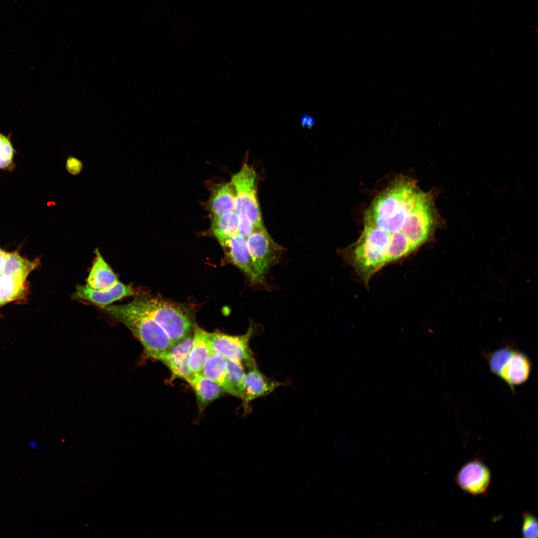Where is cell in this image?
<instances>
[{
  "label": "cell",
  "mask_w": 538,
  "mask_h": 538,
  "mask_svg": "<svg viewBox=\"0 0 538 538\" xmlns=\"http://www.w3.org/2000/svg\"><path fill=\"white\" fill-rule=\"evenodd\" d=\"M436 196V191H423L413 179L401 176L375 197L364 213L360 237L341 251L365 283L415 252L443 226Z\"/></svg>",
  "instance_id": "obj_1"
},
{
  "label": "cell",
  "mask_w": 538,
  "mask_h": 538,
  "mask_svg": "<svg viewBox=\"0 0 538 538\" xmlns=\"http://www.w3.org/2000/svg\"><path fill=\"white\" fill-rule=\"evenodd\" d=\"M105 313L124 324L153 359L173 345L163 328L134 300L124 305L101 306Z\"/></svg>",
  "instance_id": "obj_2"
},
{
  "label": "cell",
  "mask_w": 538,
  "mask_h": 538,
  "mask_svg": "<svg viewBox=\"0 0 538 538\" xmlns=\"http://www.w3.org/2000/svg\"><path fill=\"white\" fill-rule=\"evenodd\" d=\"M134 300L163 328L173 345L191 333L192 315L183 305L146 295L137 296Z\"/></svg>",
  "instance_id": "obj_3"
},
{
  "label": "cell",
  "mask_w": 538,
  "mask_h": 538,
  "mask_svg": "<svg viewBox=\"0 0 538 538\" xmlns=\"http://www.w3.org/2000/svg\"><path fill=\"white\" fill-rule=\"evenodd\" d=\"M256 178L254 168L245 163L238 172L232 176L231 182L236 192L235 211L238 216H247L254 228H263L265 227L257 196Z\"/></svg>",
  "instance_id": "obj_4"
},
{
  "label": "cell",
  "mask_w": 538,
  "mask_h": 538,
  "mask_svg": "<svg viewBox=\"0 0 538 538\" xmlns=\"http://www.w3.org/2000/svg\"><path fill=\"white\" fill-rule=\"evenodd\" d=\"M256 331V327L250 323L247 331L243 335L208 332V339L213 351L220 354L227 360L245 364L251 368L256 364L249 343Z\"/></svg>",
  "instance_id": "obj_5"
},
{
  "label": "cell",
  "mask_w": 538,
  "mask_h": 538,
  "mask_svg": "<svg viewBox=\"0 0 538 538\" xmlns=\"http://www.w3.org/2000/svg\"><path fill=\"white\" fill-rule=\"evenodd\" d=\"M246 240L254 269L260 278L266 283V275L278 262L283 248L273 241L265 227L255 228Z\"/></svg>",
  "instance_id": "obj_6"
},
{
  "label": "cell",
  "mask_w": 538,
  "mask_h": 538,
  "mask_svg": "<svg viewBox=\"0 0 538 538\" xmlns=\"http://www.w3.org/2000/svg\"><path fill=\"white\" fill-rule=\"evenodd\" d=\"M218 241L227 259L242 271L252 283L266 284L260 278L254 269L246 238L238 233Z\"/></svg>",
  "instance_id": "obj_7"
},
{
  "label": "cell",
  "mask_w": 538,
  "mask_h": 538,
  "mask_svg": "<svg viewBox=\"0 0 538 538\" xmlns=\"http://www.w3.org/2000/svg\"><path fill=\"white\" fill-rule=\"evenodd\" d=\"M458 485L465 492L474 496L484 494L491 481V473L486 465L479 460L465 464L455 478Z\"/></svg>",
  "instance_id": "obj_8"
},
{
  "label": "cell",
  "mask_w": 538,
  "mask_h": 538,
  "mask_svg": "<svg viewBox=\"0 0 538 538\" xmlns=\"http://www.w3.org/2000/svg\"><path fill=\"white\" fill-rule=\"evenodd\" d=\"M193 341V333L167 350L157 355L154 359L165 364L171 372L172 379H181L186 382L192 375L187 365L188 358Z\"/></svg>",
  "instance_id": "obj_9"
},
{
  "label": "cell",
  "mask_w": 538,
  "mask_h": 538,
  "mask_svg": "<svg viewBox=\"0 0 538 538\" xmlns=\"http://www.w3.org/2000/svg\"><path fill=\"white\" fill-rule=\"evenodd\" d=\"M135 293L132 284L118 281L112 287L104 289H94L87 285H78L72 295L75 299L84 300L101 306L109 305L118 300Z\"/></svg>",
  "instance_id": "obj_10"
},
{
  "label": "cell",
  "mask_w": 538,
  "mask_h": 538,
  "mask_svg": "<svg viewBox=\"0 0 538 538\" xmlns=\"http://www.w3.org/2000/svg\"><path fill=\"white\" fill-rule=\"evenodd\" d=\"M283 383L268 378L263 374L256 365L251 367L246 373L244 386L245 393L243 407L245 413L249 411V404L253 400L268 395Z\"/></svg>",
  "instance_id": "obj_11"
},
{
  "label": "cell",
  "mask_w": 538,
  "mask_h": 538,
  "mask_svg": "<svg viewBox=\"0 0 538 538\" xmlns=\"http://www.w3.org/2000/svg\"><path fill=\"white\" fill-rule=\"evenodd\" d=\"M532 364L529 358L521 351H515L503 368L499 377L513 391L514 387L527 381L530 377Z\"/></svg>",
  "instance_id": "obj_12"
},
{
  "label": "cell",
  "mask_w": 538,
  "mask_h": 538,
  "mask_svg": "<svg viewBox=\"0 0 538 538\" xmlns=\"http://www.w3.org/2000/svg\"><path fill=\"white\" fill-rule=\"evenodd\" d=\"M212 352L208 339V332L197 326H195L193 343L187 362L188 368L192 375L201 373Z\"/></svg>",
  "instance_id": "obj_13"
},
{
  "label": "cell",
  "mask_w": 538,
  "mask_h": 538,
  "mask_svg": "<svg viewBox=\"0 0 538 538\" xmlns=\"http://www.w3.org/2000/svg\"><path fill=\"white\" fill-rule=\"evenodd\" d=\"M236 200L235 190L231 182L215 184L208 202L212 217L235 211Z\"/></svg>",
  "instance_id": "obj_14"
},
{
  "label": "cell",
  "mask_w": 538,
  "mask_h": 538,
  "mask_svg": "<svg viewBox=\"0 0 538 538\" xmlns=\"http://www.w3.org/2000/svg\"><path fill=\"white\" fill-rule=\"evenodd\" d=\"M201 374L219 385L224 392L238 398V395L228 378L226 359L220 354L214 351L212 352L203 368Z\"/></svg>",
  "instance_id": "obj_15"
},
{
  "label": "cell",
  "mask_w": 538,
  "mask_h": 538,
  "mask_svg": "<svg viewBox=\"0 0 538 538\" xmlns=\"http://www.w3.org/2000/svg\"><path fill=\"white\" fill-rule=\"evenodd\" d=\"M95 257L87 278V285L94 289L110 288L118 281L113 270L97 249Z\"/></svg>",
  "instance_id": "obj_16"
},
{
  "label": "cell",
  "mask_w": 538,
  "mask_h": 538,
  "mask_svg": "<svg viewBox=\"0 0 538 538\" xmlns=\"http://www.w3.org/2000/svg\"><path fill=\"white\" fill-rule=\"evenodd\" d=\"M187 382L195 393L200 411L220 398L224 392L219 385L201 373L192 375Z\"/></svg>",
  "instance_id": "obj_17"
},
{
  "label": "cell",
  "mask_w": 538,
  "mask_h": 538,
  "mask_svg": "<svg viewBox=\"0 0 538 538\" xmlns=\"http://www.w3.org/2000/svg\"><path fill=\"white\" fill-rule=\"evenodd\" d=\"M27 291L25 280L0 273V306L12 301L23 299Z\"/></svg>",
  "instance_id": "obj_18"
},
{
  "label": "cell",
  "mask_w": 538,
  "mask_h": 538,
  "mask_svg": "<svg viewBox=\"0 0 538 538\" xmlns=\"http://www.w3.org/2000/svg\"><path fill=\"white\" fill-rule=\"evenodd\" d=\"M239 218L235 211L212 217L211 232L218 240L238 233Z\"/></svg>",
  "instance_id": "obj_19"
},
{
  "label": "cell",
  "mask_w": 538,
  "mask_h": 538,
  "mask_svg": "<svg viewBox=\"0 0 538 538\" xmlns=\"http://www.w3.org/2000/svg\"><path fill=\"white\" fill-rule=\"evenodd\" d=\"M39 264L38 260L30 261L20 256L17 252L6 253L5 265L1 273L25 280L28 274L38 266Z\"/></svg>",
  "instance_id": "obj_20"
},
{
  "label": "cell",
  "mask_w": 538,
  "mask_h": 538,
  "mask_svg": "<svg viewBox=\"0 0 538 538\" xmlns=\"http://www.w3.org/2000/svg\"><path fill=\"white\" fill-rule=\"evenodd\" d=\"M227 369L229 380L236 391L238 398L242 399L245 393L244 381L246 372L240 362L227 360Z\"/></svg>",
  "instance_id": "obj_21"
},
{
  "label": "cell",
  "mask_w": 538,
  "mask_h": 538,
  "mask_svg": "<svg viewBox=\"0 0 538 538\" xmlns=\"http://www.w3.org/2000/svg\"><path fill=\"white\" fill-rule=\"evenodd\" d=\"M515 351L509 347H506L491 353L488 357L490 370L499 377L503 368L509 361Z\"/></svg>",
  "instance_id": "obj_22"
},
{
  "label": "cell",
  "mask_w": 538,
  "mask_h": 538,
  "mask_svg": "<svg viewBox=\"0 0 538 538\" xmlns=\"http://www.w3.org/2000/svg\"><path fill=\"white\" fill-rule=\"evenodd\" d=\"M14 152L9 139L0 133V169L7 168L12 164Z\"/></svg>",
  "instance_id": "obj_23"
},
{
  "label": "cell",
  "mask_w": 538,
  "mask_h": 538,
  "mask_svg": "<svg viewBox=\"0 0 538 538\" xmlns=\"http://www.w3.org/2000/svg\"><path fill=\"white\" fill-rule=\"evenodd\" d=\"M522 534L525 538L538 537V521L534 515L528 512L523 514Z\"/></svg>",
  "instance_id": "obj_24"
},
{
  "label": "cell",
  "mask_w": 538,
  "mask_h": 538,
  "mask_svg": "<svg viewBox=\"0 0 538 538\" xmlns=\"http://www.w3.org/2000/svg\"><path fill=\"white\" fill-rule=\"evenodd\" d=\"M83 168L81 161L73 156H69L66 162V168L68 172L73 175H76L80 173Z\"/></svg>",
  "instance_id": "obj_25"
},
{
  "label": "cell",
  "mask_w": 538,
  "mask_h": 538,
  "mask_svg": "<svg viewBox=\"0 0 538 538\" xmlns=\"http://www.w3.org/2000/svg\"><path fill=\"white\" fill-rule=\"evenodd\" d=\"M300 120L303 128H311L314 126L316 124L314 119L308 114L302 115Z\"/></svg>",
  "instance_id": "obj_26"
},
{
  "label": "cell",
  "mask_w": 538,
  "mask_h": 538,
  "mask_svg": "<svg viewBox=\"0 0 538 538\" xmlns=\"http://www.w3.org/2000/svg\"><path fill=\"white\" fill-rule=\"evenodd\" d=\"M6 253L0 248V273L2 272L5 265Z\"/></svg>",
  "instance_id": "obj_27"
},
{
  "label": "cell",
  "mask_w": 538,
  "mask_h": 538,
  "mask_svg": "<svg viewBox=\"0 0 538 538\" xmlns=\"http://www.w3.org/2000/svg\"><path fill=\"white\" fill-rule=\"evenodd\" d=\"M15 0V1H16V0Z\"/></svg>",
  "instance_id": "obj_28"
}]
</instances>
